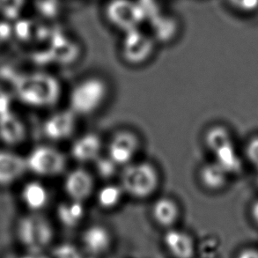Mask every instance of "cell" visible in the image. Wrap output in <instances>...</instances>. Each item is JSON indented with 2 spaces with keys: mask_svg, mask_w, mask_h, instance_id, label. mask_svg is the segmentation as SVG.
I'll use <instances>...</instances> for the list:
<instances>
[{
  "mask_svg": "<svg viewBox=\"0 0 258 258\" xmlns=\"http://www.w3.org/2000/svg\"><path fill=\"white\" fill-rule=\"evenodd\" d=\"M200 179L206 188L216 189L221 182L220 170L215 165H206L200 171Z\"/></svg>",
  "mask_w": 258,
  "mask_h": 258,
  "instance_id": "21",
  "label": "cell"
},
{
  "mask_svg": "<svg viewBox=\"0 0 258 258\" xmlns=\"http://www.w3.org/2000/svg\"><path fill=\"white\" fill-rule=\"evenodd\" d=\"M86 215L84 203L69 199L60 203L56 207V218L67 228H74L83 220Z\"/></svg>",
  "mask_w": 258,
  "mask_h": 258,
  "instance_id": "17",
  "label": "cell"
},
{
  "mask_svg": "<svg viewBox=\"0 0 258 258\" xmlns=\"http://www.w3.org/2000/svg\"><path fill=\"white\" fill-rule=\"evenodd\" d=\"M235 258H258V249L255 248H244L238 252Z\"/></svg>",
  "mask_w": 258,
  "mask_h": 258,
  "instance_id": "27",
  "label": "cell"
},
{
  "mask_svg": "<svg viewBox=\"0 0 258 258\" xmlns=\"http://www.w3.org/2000/svg\"><path fill=\"white\" fill-rule=\"evenodd\" d=\"M161 183L157 168L148 161H137L122 168L120 185L125 195L133 199H149L155 194Z\"/></svg>",
  "mask_w": 258,
  "mask_h": 258,
  "instance_id": "2",
  "label": "cell"
},
{
  "mask_svg": "<svg viewBox=\"0 0 258 258\" xmlns=\"http://www.w3.org/2000/svg\"><path fill=\"white\" fill-rule=\"evenodd\" d=\"M28 171L41 177H56L63 174L67 168L66 155L58 148L41 145L37 146L26 157Z\"/></svg>",
  "mask_w": 258,
  "mask_h": 258,
  "instance_id": "5",
  "label": "cell"
},
{
  "mask_svg": "<svg viewBox=\"0 0 258 258\" xmlns=\"http://www.w3.org/2000/svg\"><path fill=\"white\" fill-rule=\"evenodd\" d=\"M26 0H0V13L7 20H17Z\"/></svg>",
  "mask_w": 258,
  "mask_h": 258,
  "instance_id": "22",
  "label": "cell"
},
{
  "mask_svg": "<svg viewBox=\"0 0 258 258\" xmlns=\"http://www.w3.org/2000/svg\"><path fill=\"white\" fill-rule=\"evenodd\" d=\"M108 95V86L100 77L91 76L78 82L69 95L70 109L79 115H89L104 105Z\"/></svg>",
  "mask_w": 258,
  "mask_h": 258,
  "instance_id": "3",
  "label": "cell"
},
{
  "mask_svg": "<svg viewBox=\"0 0 258 258\" xmlns=\"http://www.w3.org/2000/svg\"><path fill=\"white\" fill-rule=\"evenodd\" d=\"M251 218L258 227V202L255 203L251 208Z\"/></svg>",
  "mask_w": 258,
  "mask_h": 258,
  "instance_id": "28",
  "label": "cell"
},
{
  "mask_svg": "<svg viewBox=\"0 0 258 258\" xmlns=\"http://www.w3.org/2000/svg\"><path fill=\"white\" fill-rule=\"evenodd\" d=\"M57 7L58 5L56 4V0H38L36 2V8L40 14L49 19L56 17L59 12V8Z\"/></svg>",
  "mask_w": 258,
  "mask_h": 258,
  "instance_id": "23",
  "label": "cell"
},
{
  "mask_svg": "<svg viewBox=\"0 0 258 258\" xmlns=\"http://www.w3.org/2000/svg\"><path fill=\"white\" fill-rule=\"evenodd\" d=\"M140 140L136 133L129 130L115 133L108 145V156L119 167H125L134 162L140 150Z\"/></svg>",
  "mask_w": 258,
  "mask_h": 258,
  "instance_id": "7",
  "label": "cell"
},
{
  "mask_svg": "<svg viewBox=\"0 0 258 258\" xmlns=\"http://www.w3.org/2000/svg\"><path fill=\"white\" fill-rule=\"evenodd\" d=\"M77 117L70 108L53 113L43 122V135L53 142L70 139L77 128Z\"/></svg>",
  "mask_w": 258,
  "mask_h": 258,
  "instance_id": "8",
  "label": "cell"
},
{
  "mask_svg": "<svg viewBox=\"0 0 258 258\" xmlns=\"http://www.w3.org/2000/svg\"><path fill=\"white\" fill-rule=\"evenodd\" d=\"M21 198L28 208L42 210L49 202V194L45 185L39 181H28L21 191Z\"/></svg>",
  "mask_w": 258,
  "mask_h": 258,
  "instance_id": "18",
  "label": "cell"
},
{
  "mask_svg": "<svg viewBox=\"0 0 258 258\" xmlns=\"http://www.w3.org/2000/svg\"><path fill=\"white\" fill-rule=\"evenodd\" d=\"M102 13L107 23L123 34L147 21L139 0H105Z\"/></svg>",
  "mask_w": 258,
  "mask_h": 258,
  "instance_id": "4",
  "label": "cell"
},
{
  "mask_svg": "<svg viewBox=\"0 0 258 258\" xmlns=\"http://www.w3.org/2000/svg\"><path fill=\"white\" fill-rule=\"evenodd\" d=\"M27 133L24 122L14 111L0 116V140L7 146L15 147L23 143Z\"/></svg>",
  "mask_w": 258,
  "mask_h": 258,
  "instance_id": "14",
  "label": "cell"
},
{
  "mask_svg": "<svg viewBox=\"0 0 258 258\" xmlns=\"http://www.w3.org/2000/svg\"><path fill=\"white\" fill-rule=\"evenodd\" d=\"M14 35V28L7 21H0V41L3 43Z\"/></svg>",
  "mask_w": 258,
  "mask_h": 258,
  "instance_id": "26",
  "label": "cell"
},
{
  "mask_svg": "<svg viewBox=\"0 0 258 258\" xmlns=\"http://www.w3.org/2000/svg\"><path fill=\"white\" fill-rule=\"evenodd\" d=\"M13 111L12 99L6 91L0 89V116Z\"/></svg>",
  "mask_w": 258,
  "mask_h": 258,
  "instance_id": "25",
  "label": "cell"
},
{
  "mask_svg": "<svg viewBox=\"0 0 258 258\" xmlns=\"http://www.w3.org/2000/svg\"><path fill=\"white\" fill-rule=\"evenodd\" d=\"M63 187L68 199L84 203L94 194V178L85 168H74L66 175Z\"/></svg>",
  "mask_w": 258,
  "mask_h": 258,
  "instance_id": "9",
  "label": "cell"
},
{
  "mask_svg": "<svg viewBox=\"0 0 258 258\" xmlns=\"http://www.w3.org/2000/svg\"><path fill=\"white\" fill-rule=\"evenodd\" d=\"M1 43H2V42H1V41H0V44H1Z\"/></svg>",
  "mask_w": 258,
  "mask_h": 258,
  "instance_id": "29",
  "label": "cell"
},
{
  "mask_svg": "<svg viewBox=\"0 0 258 258\" xmlns=\"http://www.w3.org/2000/svg\"><path fill=\"white\" fill-rule=\"evenodd\" d=\"M163 243L174 258H193L195 256V242L190 234L184 231L169 228L164 234Z\"/></svg>",
  "mask_w": 258,
  "mask_h": 258,
  "instance_id": "12",
  "label": "cell"
},
{
  "mask_svg": "<svg viewBox=\"0 0 258 258\" xmlns=\"http://www.w3.org/2000/svg\"><path fill=\"white\" fill-rule=\"evenodd\" d=\"M180 207L176 201L168 197H161L152 206V217L160 227L172 228L180 217Z\"/></svg>",
  "mask_w": 258,
  "mask_h": 258,
  "instance_id": "16",
  "label": "cell"
},
{
  "mask_svg": "<svg viewBox=\"0 0 258 258\" xmlns=\"http://www.w3.org/2000/svg\"><path fill=\"white\" fill-rule=\"evenodd\" d=\"M32 24L28 20H19L14 26V35L22 41L30 38Z\"/></svg>",
  "mask_w": 258,
  "mask_h": 258,
  "instance_id": "24",
  "label": "cell"
},
{
  "mask_svg": "<svg viewBox=\"0 0 258 258\" xmlns=\"http://www.w3.org/2000/svg\"><path fill=\"white\" fill-rule=\"evenodd\" d=\"M148 22L150 24V35L155 42H171L178 35L179 22L176 18L170 14L160 12Z\"/></svg>",
  "mask_w": 258,
  "mask_h": 258,
  "instance_id": "15",
  "label": "cell"
},
{
  "mask_svg": "<svg viewBox=\"0 0 258 258\" xmlns=\"http://www.w3.org/2000/svg\"><path fill=\"white\" fill-rule=\"evenodd\" d=\"M81 241L86 251L93 255H100L108 251L111 246V234L104 226L91 225L85 229Z\"/></svg>",
  "mask_w": 258,
  "mask_h": 258,
  "instance_id": "13",
  "label": "cell"
},
{
  "mask_svg": "<svg viewBox=\"0 0 258 258\" xmlns=\"http://www.w3.org/2000/svg\"><path fill=\"white\" fill-rule=\"evenodd\" d=\"M155 49V41L150 34L140 28L123 34L121 43V54L126 63L141 66L150 59Z\"/></svg>",
  "mask_w": 258,
  "mask_h": 258,
  "instance_id": "6",
  "label": "cell"
},
{
  "mask_svg": "<svg viewBox=\"0 0 258 258\" xmlns=\"http://www.w3.org/2000/svg\"><path fill=\"white\" fill-rule=\"evenodd\" d=\"M123 191L120 183H106L96 192V202L99 207L103 210H113L122 202Z\"/></svg>",
  "mask_w": 258,
  "mask_h": 258,
  "instance_id": "19",
  "label": "cell"
},
{
  "mask_svg": "<svg viewBox=\"0 0 258 258\" xmlns=\"http://www.w3.org/2000/svg\"><path fill=\"white\" fill-rule=\"evenodd\" d=\"M102 140L96 133H85L71 146V156L80 163L95 162L101 157Z\"/></svg>",
  "mask_w": 258,
  "mask_h": 258,
  "instance_id": "10",
  "label": "cell"
},
{
  "mask_svg": "<svg viewBox=\"0 0 258 258\" xmlns=\"http://www.w3.org/2000/svg\"><path fill=\"white\" fill-rule=\"evenodd\" d=\"M11 83L19 100L32 108H49L59 101L62 87L59 81L46 73L11 74Z\"/></svg>",
  "mask_w": 258,
  "mask_h": 258,
  "instance_id": "1",
  "label": "cell"
},
{
  "mask_svg": "<svg viewBox=\"0 0 258 258\" xmlns=\"http://www.w3.org/2000/svg\"><path fill=\"white\" fill-rule=\"evenodd\" d=\"M94 167L98 176L105 181L111 180L118 173V168H120L108 155L99 158L94 162Z\"/></svg>",
  "mask_w": 258,
  "mask_h": 258,
  "instance_id": "20",
  "label": "cell"
},
{
  "mask_svg": "<svg viewBox=\"0 0 258 258\" xmlns=\"http://www.w3.org/2000/svg\"><path fill=\"white\" fill-rule=\"evenodd\" d=\"M28 171L26 158L11 151L0 150V187L13 184Z\"/></svg>",
  "mask_w": 258,
  "mask_h": 258,
  "instance_id": "11",
  "label": "cell"
}]
</instances>
